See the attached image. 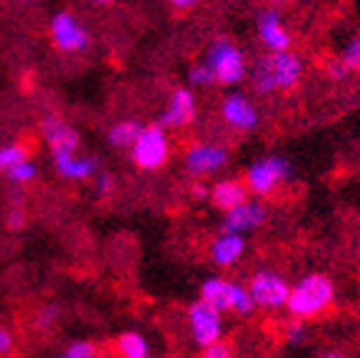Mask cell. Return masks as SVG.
<instances>
[{
	"label": "cell",
	"instance_id": "obj_1",
	"mask_svg": "<svg viewBox=\"0 0 360 358\" xmlns=\"http://www.w3.org/2000/svg\"><path fill=\"white\" fill-rule=\"evenodd\" d=\"M303 66L295 53H273V56L263 58L255 68L253 85L260 95H270L276 90H290L298 85Z\"/></svg>",
	"mask_w": 360,
	"mask_h": 358
},
{
	"label": "cell",
	"instance_id": "obj_30",
	"mask_svg": "<svg viewBox=\"0 0 360 358\" xmlns=\"http://www.w3.org/2000/svg\"><path fill=\"white\" fill-rule=\"evenodd\" d=\"M328 73H330V78L340 80V78H345V73H348V68H345L340 61H333L330 66H328Z\"/></svg>",
	"mask_w": 360,
	"mask_h": 358
},
{
	"label": "cell",
	"instance_id": "obj_37",
	"mask_svg": "<svg viewBox=\"0 0 360 358\" xmlns=\"http://www.w3.org/2000/svg\"><path fill=\"white\" fill-rule=\"evenodd\" d=\"M358 243H360V235H358Z\"/></svg>",
	"mask_w": 360,
	"mask_h": 358
},
{
	"label": "cell",
	"instance_id": "obj_25",
	"mask_svg": "<svg viewBox=\"0 0 360 358\" xmlns=\"http://www.w3.org/2000/svg\"><path fill=\"white\" fill-rule=\"evenodd\" d=\"M200 358H233V351L228 343L218 341V343H210V346L202 348V356Z\"/></svg>",
	"mask_w": 360,
	"mask_h": 358
},
{
	"label": "cell",
	"instance_id": "obj_4",
	"mask_svg": "<svg viewBox=\"0 0 360 358\" xmlns=\"http://www.w3.org/2000/svg\"><path fill=\"white\" fill-rule=\"evenodd\" d=\"M168 135L160 125H146L133 143V161L143 171H155L168 161Z\"/></svg>",
	"mask_w": 360,
	"mask_h": 358
},
{
	"label": "cell",
	"instance_id": "obj_11",
	"mask_svg": "<svg viewBox=\"0 0 360 358\" xmlns=\"http://www.w3.org/2000/svg\"><path fill=\"white\" fill-rule=\"evenodd\" d=\"M195 121V98L188 88L173 90L168 101V108L160 116V128H183Z\"/></svg>",
	"mask_w": 360,
	"mask_h": 358
},
{
	"label": "cell",
	"instance_id": "obj_26",
	"mask_svg": "<svg viewBox=\"0 0 360 358\" xmlns=\"http://www.w3.org/2000/svg\"><path fill=\"white\" fill-rule=\"evenodd\" d=\"M58 314H60V308L58 306H45L38 311V319H35V323H38V328H48V326L56 323Z\"/></svg>",
	"mask_w": 360,
	"mask_h": 358
},
{
	"label": "cell",
	"instance_id": "obj_22",
	"mask_svg": "<svg viewBox=\"0 0 360 358\" xmlns=\"http://www.w3.org/2000/svg\"><path fill=\"white\" fill-rule=\"evenodd\" d=\"M25 161V151L20 146H6L0 148V173H8L11 168H15L18 163Z\"/></svg>",
	"mask_w": 360,
	"mask_h": 358
},
{
	"label": "cell",
	"instance_id": "obj_29",
	"mask_svg": "<svg viewBox=\"0 0 360 358\" xmlns=\"http://www.w3.org/2000/svg\"><path fill=\"white\" fill-rule=\"evenodd\" d=\"M285 333H288V341H290V343H303L305 336H308V331H305L303 321H295V323H290Z\"/></svg>",
	"mask_w": 360,
	"mask_h": 358
},
{
	"label": "cell",
	"instance_id": "obj_3",
	"mask_svg": "<svg viewBox=\"0 0 360 358\" xmlns=\"http://www.w3.org/2000/svg\"><path fill=\"white\" fill-rule=\"evenodd\" d=\"M202 66L208 68L210 78H213L215 83L233 85L245 78V61H243V53L238 51L236 45L223 38L210 45L208 58H205Z\"/></svg>",
	"mask_w": 360,
	"mask_h": 358
},
{
	"label": "cell",
	"instance_id": "obj_32",
	"mask_svg": "<svg viewBox=\"0 0 360 358\" xmlns=\"http://www.w3.org/2000/svg\"><path fill=\"white\" fill-rule=\"evenodd\" d=\"M11 346H13V338H11V333H8L6 328H0V356H3V353H8V351H11Z\"/></svg>",
	"mask_w": 360,
	"mask_h": 358
},
{
	"label": "cell",
	"instance_id": "obj_6",
	"mask_svg": "<svg viewBox=\"0 0 360 358\" xmlns=\"http://www.w3.org/2000/svg\"><path fill=\"white\" fill-rule=\"evenodd\" d=\"M250 298H253L255 306L263 308H281L288 303V293H290V285L283 276L273 273V271H260L250 280V288H248Z\"/></svg>",
	"mask_w": 360,
	"mask_h": 358
},
{
	"label": "cell",
	"instance_id": "obj_8",
	"mask_svg": "<svg viewBox=\"0 0 360 358\" xmlns=\"http://www.w3.org/2000/svg\"><path fill=\"white\" fill-rule=\"evenodd\" d=\"M51 33H53L56 45L65 53L83 51L90 43L88 30H85L70 13H56V18L51 20Z\"/></svg>",
	"mask_w": 360,
	"mask_h": 358
},
{
	"label": "cell",
	"instance_id": "obj_24",
	"mask_svg": "<svg viewBox=\"0 0 360 358\" xmlns=\"http://www.w3.org/2000/svg\"><path fill=\"white\" fill-rule=\"evenodd\" d=\"M6 175L13 180V183H28V180L35 175V166L28 161V158H25V161H22V163H18L15 168H11V171H8Z\"/></svg>",
	"mask_w": 360,
	"mask_h": 358
},
{
	"label": "cell",
	"instance_id": "obj_9",
	"mask_svg": "<svg viewBox=\"0 0 360 358\" xmlns=\"http://www.w3.org/2000/svg\"><path fill=\"white\" fill-rule=\"evenodd\" d=\"M40 128H43V135H45V140H48V146H51L56 161L75 156V148H78L80 140H78V133H75L65 121H60V118H45Z\"/></svg>",
	"mask_w": 360,
	"mask_h": 358
},
{
	"label": "cell",
	"instance_id": "obj_5",
	"mask_svg": "<svg viewBox=\"0 0 360 358\" xmlns=\"http://www.w3.org/2000/svg\"><path fill=\"white\" fill-rule=\"evenodd\" d=\"M290 173V163L281 156H268L263 161L253 163L245 173V188L258 193V196H268L270 190L276 188L281 180L288 178Z\"/></svg>",
	"mask_w": 360,
	"mask_h": 358
},
{
	"label": "cell",
	"instance_id": "obj_19",
	"mask_svg": "<svg viewBox=\"0 0 360 358\" xmlns=\"http://www.w3.org/2000/svg\"><path fill=\"white\" fill-rule=\"evenodd\" d=\"M141 130L143 128L135 123V121H123V123L112 125L110 133H108V140H110V146H115V148H133V143L138 140Z\"/></svg>",
	"mask_w": 360,
	"mask_h": 358
},
{
	"label": "cell",
	"instance_id": "obj_14",
	"mask_svg": "<svg viewBox=\"0 0 360 358\" xmlns=\"http://www.w3.org/2000/svg\"><path fill=\"white\" fill-rule=\"evenodd\" d=\"M258 35L273 53H285L290 45V35L276 11H265L258 16Z\"/></svg>",
	"mask_w": 360,
	"mask_h": 358
},
{
	"label": "cell",
	"instance_id": "obj_28",
	"mask_svg": "<svg viewBox=\"0 0 360 358\" xmlns=\"http://www.w3.org/2000/svg\"><path fill=\"white\" fill-rule=\"evenodd\" d=\"M191 83L193 85H208V83H213V78H210V73H208V68L205 66H193L191 68Z\"/></svg>",
	"mask_w": 360,
	"mask_h": 358
},
{
	"label": "cell",
	"instance_id": "obj_31",
	"mask_svg": "<svg viewBox=\"0 0 360 358\" xmlns=\"http://www.w3.org/2000/svg\"><path fill=\"white\" fill-rule=\"evenodd\" d=\"M110 190H112V175L103 173L101 178H98V193H101V196H108Z\"/></svg>",
	"mask_w": 360,
	"mask_h": 358
},
{
	"label": "cell",
	"instance_id": "obj_15",
	"mask_svg": "<svg viewBox=\"0 0 360 358\" xmlns=\"http://www.w3.org/2000/svg\"><path fill=\"white\" fill-rule=\"evenodd\" d=\"M208 198L213 201L215 208L231 213L248 201V188H245V183H240V180H218V183L210 188Z\"/></svg>",
	"mask_w": 360,
	"mask_h": 358
},
{
	"label": "cell",
	"instance_id": "obj_10",
	"mask_svg": "<svg viewBox=\"0 0 360 358\" xmlns=\"http://www.w3.org/2000/svg\"><path fill=\"white\" fill-rule=\"evenodd\" d=\"M228 163V153L225 148L213 146V143H198L186 153V168L193 175H208L220 171Z\"/></svg>",
	"mask_w": 360,
	"mask_h": 358
},
{
	"label": "cell",
	"instance_id": "obj_2",
	"mask_svg": "<svg viewBox=\"0 0 360 358\" xmlns=\"http://www.w3.org/2000/svg\"><path fill=\"white\" fill-rule=\"evenodd\" d=\"M333 296H335L333 280L323 273H310L303 280H298V285H292L285 306L298 319H313L330 306Z\"/></svg>",
	"mask_w": 360,
	"mask_h": 358
},
{
	"label": "cell",
	"instance_id": "obj_16",
	"mask_svg": "<svg viewBox=\"0 0 360 358\" xmlns=\"http://www.w3.org/2000/svg\"><path fill=\"white\" fill-rule=\"evenodd\" d=\"M210 253H213V261L218 266H233V264H238L240 256L245 253V241H243V235L223 233L218 241L213 243Z\"/></svg>",
	"mask_w": 360,
	"mask_h": 358
},
{
	"label": "cell",
	"instance_id": "obj_36",
	"mask_svg": "<svg viewBox=\"0 0 360 358\" xmlns=\"http://www.w3.org/2000/svg\"><path fill=\"white\" fill-rule=\"evenodd\" d=\"M323 358H343V356H338V353H330V356H323Z\"/></svg>",
	"mask_w": 360,
	"mask_h": 358
},
{
	"label": "cell",
	"instance_id": "obj_7",
	"mask_svg": "<svg viewBox=\"0 0 360 358\" xmlns=\"http://www.w3.org/2000/svg\"><path fill=\"white\" fill-rule=\"evenodd\" d=\"M188 321H191L193 336H195V341L200 343L202 348L220 341L223 321H220L218 311H213L210 306H205V303H200V301L193 303V306L188 308Z\"/></svg>",
	"mask_w": 360,
	"mask_h": 358
},
{
	"label": "cell",
	"instance_id": "obj_34",
	"mask_svg": "<svg viewBox=\"0 0 360 358\" xmlns=\"http://www.w3.org/2000/svg\"><path fill=\"white\" fill-rule=\"evenodd\" d=\"M193 6H195V3H193V0H175V3H173V8H175V11H191Z\"/></svg>",
	"mask_w": 360,
	"mask_h": 358
},
{
	"label": "cell",
	"instance_id": "obj_13",
	"mask_svg": "<svg viewBox=\"0 0 360 358\" xmlns=\"http://www.w3.org/2000/svg\"><path fill=\"white\" fill-rule=\"evenodd\" d=\"M263 221H265V208L260 206V203L245 201L243 206H238L236 211L225 213L223 233H233V235L248 233V230L258 228Z\"/></svg>",
	"mask_w": 360,
	"mask_h": 358
},
{
	"label": "cell",
	"instance_id": "obj_23",
	"mask_svg": "<svg viewBox=\"0 0 360 358\" xmlns=\"http://www.w3.org/2000/svg\"><path fill=\"white\" fill-rule=\"evenodd\" d=\"M340 63H343L348 70H360V35L345 45L343 56H340Z\"/></svg>",
	"mask_w": 360,
	"mask_h": 358
},
{
	"label": "cell",
	"instance_id": "obj_17",
	"mask_svg": "<svg viewBox=\"0 0 360 358\" xmlns=\"http://www.w3.org/2000/svg\"><path fill=\"white\" fill-rule=\"evenodd\" d=\"M56 168L63 178L83 180V178H90V175L96 173L98 161L93 156H68V158L56 161Z\"/></svg>",
	"mask_w": 360,
	"mask_h": 358
},
{
	"label": "cell",
	"instance_id": "obj_20",
	"mask_svg": "<svg viewBox=\"0 0 360 358\" xmlns=\"http://www.w3.org/2000/svg\"><path fill=\"white\" fill-rule=\"evenodd\" d=\"M228 311L233 314H240V316H250L255 311V303L248 293V288L238 283H231V298H228Z\"/></svg>",
	"mask_w": 360,
	"mask_h": 358
},
{
	"label": "cell",
	"instance_id": "obj_18",
	"mask_svg": "<svg viewBox=\"0 0 360 358\" xmlns=\"http://www.w3.org/2000/svg\"><path fill=\"white\" fill-rule=\"evenodd\" d=\"M200 303L210 306L213 311L223 314L228 311V298H231V283L223 278H208L200 285Z\"/></svg>",
	"mask_w": 360,
	"mask_h": 358
},
{
	"label": "cell",
	"instance_id": "obj_27",
	"mask_svg": "<svg viewBox=\"0 0 360 358\" xmlns=\"http://www.w3.org/2000/svg\"><path fill=\"white\" fill-rule=\"evenodd\" d=\"M58 358H93V346H90V343H85V341H78Z\"/></svg>",
	"mask_w": 360,
	"mask_h": 358
},
{
	"label": "cell",
	"instance_id": "obj_35",
	"mask_svg": "<svg viewBox=\"0 0 360 358\" xmlns=\"http://www.w3.org/2000/svg\"><path fill=\"white\" fill-rule=\"evenodd\" d=\"M193 196H195V198H208L210 190L205 188V185H193Z\"/></svg>",
	"mask_w": 360,
	"mask_h": 358
},
{
	"label": "cell",
	"instance_id": "obj_12",
	"mask_svg": "<svg viewBox=\"0 0 360 358\" xmlns=\"http://www.w3.org/2000/svg\"><path fill=\"white\" fill-rule=\"evenodd\" d=\"M220 113H223L225 121L238 130H253L255 125H258V111H255L253 103L240 93L228 95L223 101V106H220Z\"/></svg>",
	"mask_w": 360,
	"mask_h": 358
},
{
	"label": "cell",
	"instance_id": "obj_33",
	"mask_svg": "<svg viewBox=\"0 0 360 358\" xmlns=\"http://www.w3.org/2000/svg\"><path fill=\"white\" fill-rule=\"evenodd\" d=\"M22 226V211L20 208H13L11 211V228H20Z\"/></svg>",
	"mask_w": 360,
	"mask_h": 358
},
{
	"label": "cell",
	"instance_id": "obj_21",
	"mask_svg": "<svg viewBox=\"0 0 360 358\" xmlns=\"http://www.w3.org/2000/svg\"><path fill=\"white\" fill-rule=\"evenodd\" d=\"M118 348L123 353V358H148V341L141 333H123L118 341Z\"/></svg>",
	"mask_w": 360,
	"mask_h": 358
}]
</instances>
